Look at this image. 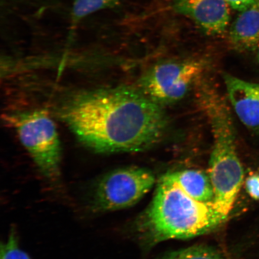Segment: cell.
<instances>
[{
	"instance_id": "cell-13",
	"label": "cell",
	"mask_w": 259,
	"mask_h": 259,
	"mask_svg": "<svg viewBox=\"0 0 259 259\" xmlns=\"http://www.w3.org/2000/svg\"><path fill=\"white\" fill-rule=\"evenodd\" d=\"M0 259H33L21 248L15 227H12L7 239L2 243Z\"/></svg>"
},
{
	"instance_id": "cell-15",
	"label": "cell",
	"mask_w": 259,
	"mask_h": 259,
	"mask_svg": "<svg viewBox=\"0 0 259 259\" xmlns=\"http://www.w3.org/2000/svg\"><path fill=\"white\" fill-rule=\"evenodd\" d=\"M225 1L232 9L241 12L249 7L255 0H225Z\"/></svg>"
},
{
	"instance_id": "cell-4",
	"label": "cell",
	"mask_w": 259,
	"mask_h": 259,
	"mask_svg": "<svg viewBox=\"0 0 259 259\" xmlns=\"http://www.w3.org/2000/svg\"><path fill=\"white\" fill-rule=\"evenodd\" d=\"M5 119L43 176L51 183L60 178L62 148L56 123L44 109L12 113Z\"/></svg>"
},
{
	"instance_id": "cell-8",
	"label": "cell",
	"mask_w": 259,
	"mask_h": 259,
	"mask_svg": "<svg viewBox=\"0 0 259 259\" xmlns=\"http://www.w3.org/2000/svg\"><path fill=\"white\" fill-rule=\"evenodd\" d=\"M223 80L232 108L246 127L259 132V83L248 82L229 73Z\"/></svg>"
},
{
	"instance_id": "cell-2",
	"label": "cell",
	"mask_w": 259,
	"mask_h": 259,
	"mask_svg": "<svg viewBox=\"0 0 259 259\" xmlns=\"http://www.w3.org/2000/svg\"><path fill=\"white\" fill-rule=\"evenodd\" d=\"M227 219L214 203L188 195L168 173L160 178L153 200L135 227L148 240L158 243L208 234Z\"/></svg>"
},
{
	"instance_id": "cell-6",
	"label": "cell",
	"mask_w": 259,
	"mask_h": 259,
	"mask_svg": "<svg viewBox=\"0 0 259 259\" xmlns=\"http://www.w3.org/2000/svg\"><path fill=\"white\" fill-rule=\"evenodd\" d=\"M203 70L201 61H162L146 71L137 87L152 101L164 107L183 99Z\"/></svg>"
},
{
	"instance_id": "cell-12",
	"label": "cell",
	"mask_w": 259,
	"mask_h": 259,
	"mask_svg": "<svg viewBox=\"0 0 259 259\" xmlns=\"http://www.w3.org/2000/svg\"><path fill=\"white\" fill-rule=\"evenodd\" d=\"M163 259H226L220 251L207 245H195L168 255Z\"/></svg>"
},
{
	"instance_id": "cell-5",
	"label": "cell",
	"mask_w": 259,
	"mask_h": 259,
	"mask_svg": "<svg viewBox=\"0 0 259 259\" xmlns=\"http://www.w3.org/2000/svg\"><path fill=\"white\" fill-rule=\"evenodd\" d=\"M155 182L150 170L136 166L119 168L99 178L90 191L92 212L102 213L130 208L150 192Z\"/></svg>"
},
{
	"instance_id": "cell-7",
	"label": "cell",
	"mask_w": 259,
	"mask_h": 259,
	"mask_svg": "<svg viewBox=\"0 0 259 259\" xmlns=\"http://www.w3.org/2000/svg\"><path fill=\"white\" fill-rule=\"evenodd\" d=\"M178 14L186 16L206 32H224L230 22V6L225 0H170Z\"/></svg>"
},
{
	"instance_id": "cell-10",
	"label": "cell",
	"mask_w": 259,
	"mask_h": 259,
	"mask_svg": "<svg viewBox=\"0 0 259 259\" xmlns=\"http://www.w3.org/2000/svg\"><path fill=\"white\" fill-rule=\"evenodd\" d=\"M169 174L181 189L194 199L203 203L214 202V192L208 173L199 170L186 169Z\"/></svg>"
},
{
	"instance_id": "cell-9",
	"label": "cell",
	"mask_w": 259,
	"mask_h": 259,
	"mask_svg": "<svg viewBox=\"0 0 259 259\" xmlns=\"http://www.w3.org/2000/svg\"><path fill=\"white\" fill-rule=\"evenodd\" d=\"M229 40L235 50L247 51L259 45V0L240 12L233 22Z\"/></svg>"
},
{
	"instance_id": "cell-1",
	"label": "cell",
	"mask_w": 259,
	"mask_h": 259,
	"mask_svg": "<svg viewBox=\"0 0 259 259\" xmlns=\"http://www.w3.org/2000/svg\"><path fill=\"white\" fill-rule=\"evenodd\" d=\"M60 116L80 141L97 153L147 150L166 134L163 107L137 87L119 86L77 94L64 103Z\"/></svg>"
},
{
	"instance_id": "cell-3",
	"label": "cell",
	"mask_w": 259,
	"mask_h": 259,
	"mask_svg": "<svg viewBox=\"0 0 259 259\" xmlns=\"http://www.w3.org/2000/svg\"><path fill=\"white\" fill-rule=\"evenodd\" d=\"M200 105L211 127L213 145L208 175L217 208L228 218L244 180V169L236 147L235 131L230 110L218 90L200 96Z\"/></svg>"
},
{
	"instance_id": "cell-11",
	"label": "cell",
	"mask_w": 259,
	"mask_h": 259,
	"mask_svg": "<svg viewBox=\"0 0 259 259\" xmlns=\"http://www.w3.org/2000/svg\"><path fill=\"white\" fill-rule=\"evenodd\" d=\"M120 0H74L72 11V24L78 23L86 16L102 10L117 7Z\"/></svg>"
},
{
	"instance_id": "cell-14",
	"label": "cell",
	"mask_w": 259,
	"mask_h": 259,
	"mask_svg": "<svg viewBox=\"0 0 259 259\" xmlns=\"http://www.w3.org/2000/svg\"><path fill=\"white\" fill-rule=\"evenodd\" d=\"M245 186L248 195L259 201V174L249 176L245 180Z\"/></svg>"
}]
</instances>
